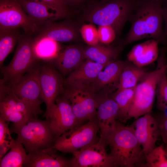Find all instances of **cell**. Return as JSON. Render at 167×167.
Segmentation results:
<instances>
[{
    "label": "cell",
    "instance_id": "obj_6",
    "mask_svg": "<svg viewBox=\"0 0 167 167\" xmlns=\"http://www.w3.org/2000/svg\"><path fill=\"white\" fill-rule=\"evenodd\" d=\"M33 39L31 35H22L12 60L8 65L0 68L3 75L0 80L4 84L17 81L36 65L38 60L33 50Z\"/></svg>",
    "mask_w": 167,
    "mask_h": 167
},
{
    "label": "cell",
    "instance_id": "obj_21",
    "mask_svg": "<svg viewBox=\"0 0 167 167\" xmlns=\"http://www.w3.org/2000/svg\"><path fill=\"white\" fill-rule=\"evenodd\" d=\"M107 65H103L86 59L78 68L71 73L65 81V84L88 85Z\"/></svg>",
    "mask_w": 167,
    "mask_h": 167
},
{
    "label": "cell",
    "instance_id": "obj_31",
    "mask_svg": "<svg viewBox=\"0 0 167 167\" xmlns=\"http://www.w3.org/2000/svg\"><path fill=\"white\" fill-rule=\"evenodd\" d=\"M157 106L160 110L167 111V71L162 75L158 81L156 92Z\"/></svg>",
    "mask_w": 167,
    "mask_h": 167
},
{
    "label": "cell",
    "instance_id": "obj_37",
    "mask_svg": "<svg viewBox=\"0 0 167 167\" xmlns=\"http://www.w3.org/2000/svg\"><path fill=\"white\" fill-rule=\"evenodd\" d=\"M163 19L164 24V34L167 45V2H164L163 4Z\"/></svg>",
    "mask_w": 167,
    "mask_h": 167
},
{
    "label": "cell",
    "instance_id": "obj_41",
    "mask_svg": "<svg viewBox=\"0 0 167 167\" xmlns=\"http://www.w3.org/2000/svg\"></svg>",
    "mask_w": 167,
    "mask_h": 167
},
{
    "label": "cell",
    "instance_id": "obj_24",
    "mask_svg": "<svg viewBox=\"0 0 167 167\" xmlns=\"http://www.w3.org/2000/svg\"><path fill=\"white\" fill-rule=\"evenodd\" d=\"M86 59L103 64L107 65L115 60L118 53L117 48L103 46L98 44L88 46L84 48Z\"/></svg>",
    "mask_w": 167,
    "mask_h": 167
},
{
    "label": "cell",
    "instance_id": "obj_28",
    "mask_svg": "<svg viewBox=\"0 0 167 167\" xmlns=\"http://www.w3.org/2000/svg\"><path fill=\"white\" fill-rule=\"evenodd\" d=\"M135 88H118L111 95L118 107V120L122 123L128 120V114L133 98Z\"/></svg>",
    "mask_w": 167,
    "mask_h": 167
},
{
    "label": "cell",
    "instance_id": "obj_33",
    "mask_svg": "<svg viewBox=\"0 0 167 167\" xmlns=\"http://www.w3.org/2000/svg\"><path fill=\"white\" fill-rule=\"evenodd\" d=\"M44 4L54 11L61 18L68 17L71 13L70 7L63 0H32Z\"/></svg>",
    "mask_w": 167,
    "mask_h": 167
},
{
    "label": "cell",
    "instance_id": "obj_3",
    "mask_svg": "<svg viewBox=\"0 0 167 167\" xmlns=\"http://www.w3.org/2000/svg\"><path fill=\"white\" fill-rule=\"evenodd\" d=\"M137 0H90L85 8L84 19L98 26H112L121 33Z\"/></svg>",
    "mask_w": 167,
    "mask_h": 167
},
{
    "label": "cell",
    "instance_id": "obj_8",
    "mask_svg": "<svg viewBox=\"0 0 167 167\" xmlns=\"http://www.w3.org/2000/svg\"><path fill=\"white\" fill-rule=\"evenodd\" d=\"M66 86L64 93L70 102L79 124L85 120L98 121L96 93L86 85Z\"/></svg>",
    "mask_w": 167,
    "mask_h": 167
},
{
    "label": "cell",
    "instance_id": "obj_7",
    "mask_svg": "<svg viewBox=\"0 0 167 167\" xmlns=\"http://www.w3.org/2000/svg\"><path fill=\"white\" fill-rule=\"evenodd\" d=\"M99 130L98 121H88L62 134L56 139L52 147L64 153L72 154L97 143L100 138L97 133Z\"/></svg>",
    "mask_w": 167,
    "mask_h": 167
},
{
    "label": "cell",
    "instance_id": "obj_5",
    "mask_svg": "<svg viewBox=\"0 0 167 167\" xmlns=\"http://www.w3.org/2000/svg\"><path fill=\"white\" fill-rule=\"evenodd\" d=\"M11 132L16 133L17 138L29 152L52 147L56 139L49 123L37 117L30 118L25 122L13 124Z\"/></svg>",
    "mask_w": 167,
    "mask_h": 167
},
{
    "label": "cell",
    "instance_id": "obj_19",
    "mask_svg": "<svg viewBox=\"0 0 167 167\" xmlns=\"http://www.w3.org/2000/svg\"><path fill=\"white\" fill-rule=\"evenodd\" d=\"M159 43L157 40L150 39L135 45L127 54V60L141 67L151 64L159 57Z\"/></svg>",
    "mask_w": 167,
    "mask_h": 167
},
{
    "label": "cell",
    "instance_id": "obj_14",
    "mask_svg": "<svg viewBox=\"0 0 167 167\" xmlns=\"http://www.w3.org/2000/svg\"><path fill=\"white\" fill-rule=\"evenodd\" d=\"M105 148L98 143L74 152L71 167H115Z\"/></svg>",
    "mask_w": 167,
    "mask_h": 167
},
{
    "label": "cell",
    "instance_id": "obj_35",
    "mask_svg": "<svg viewBox=\"0 0 167 167\" xmlns=\"http://www.w3.org/2000/svg\"><path fill=\"white\" fill-rule=\"evenodd\" d=\"M30 118H31L21 112L14 111L4 120L7 122H12L14 124H17L24 122Z\"/></svg>",
    "mask_w": 167,
    "mask_h": 167
},
{
    "label": "cell",
    "instance_id": "obj_10",
    "mask_svg": "<svg viewBox=\"0 0 167 167\" xmlns=\"http://www.w3.org/2000/svg\"><path fill=\"white\" fill-rule=\"evenodd\" d=\"M19 28L29 35L36 33L39 29L17 0H0V28Z\"/></svg>",
    "mask_w": 167,
    "mask_h": 167
},
{
    "label": "cell",
    "instance_id": "obj_25",
    "mask_svg": "<svg viewBox=\"0 0 167 167\" xmlns=\"http://www.w3.org/2000/svg\"><path fill=\"white\" fill-rule=\"evenodd\" d=\"M146 73L140 67L127 60L118 80V88H134Z\"/></svg>",
    "mask_w": 167,
    "mask_h": 167
},
{
    "label": "cell",
    "instance_id": "obj_2",
    "mask_svg": "<svg viewBox=\"0 0 167 167\" xmlns=\"http://www.w3.org/2000/svg\"><path fill=\"white\" fill-rule=\"evenodd\" d=\"M106 143L115 167H144L145 156L132 125L125 126L118 120Z\"/></svg>",
    "mask_w": 167,
    "mask_h": 167
},
{
    "label": "cell",
    "instance_id": "obj_40",
    "mask_svg": "<svg viewBox=\"0 0 167 167\" xmlns=\"http://www.w3.org/2000/svg\"><path fill=\"white\" fill-rule=\"evenodd\" d=\"M165 148V150H166V151L167 154V148Z\"/></svg>",
    "mask_w": 167,
    "mask_h": 167
},
{
    "label": "cell",
    "instance_id": "obj_32",
    "mask_svg": "<svg viewBox=\"0 0 167 167\" xmlns=\"http://www.w3.org/2000/svg\"><path fill=\"white\" fill-rule=\"evenodd\" d=\"M79 32L84 41L89 46L98 44L99 41L98 30L92 24L83 25L79 29Z\"/></svg>",
    "mask_w": 167,
    "mask_h": 167
},
{
    "label": "cell",
    "instance_id": "obj_22",
    "mask_svg": "<svg viewBox=\"0 0 167 167\" xmlns=\"http://www.w3.org/2000/svg\"><path fill=\"white\" fill-rule=\"evenodd\" d=\"M127 62L114 60L109 63L99 72L95 79L87 86L96 93L106 86L118 81Z\"/></svg>",
    "mask_w": 167,
    "mask_h": 167
},
{
    "label": "cell",
    "instance_id": "obj_18",
    "mask_svg": "<svg viewBox=\"0 0 167 167\" xmlns=\"http://www.w3.org/2000/svg\"><path fill=\"white\" fill-rule=\"evenodd\" d=\"M86 60L84 48L77 45H70L62 49L57 57L52 62L64 75L71 73Z\"/></svg>",
    "mask_w": 167,
    "mask_h": 167
},
{
    "label": "cell",
    "instance_id": "obj_23",
    "mask_svg": "<svg viewBox=\"0 0 167 167\" xmlns=\"http://www.w3.org/2000/svg\"><path fill=\"white\" fill-rule=\"evenodd\" d=\"M32 47L36 59L45 61H53L62 49L58 42L47 37L38 36L33 38Z\"/></svg>",
    "mask_w": 167,
    "mask_h": 167
},
{
    "label": "cell",
    "instance_id": "obj_39",
    "mask_svg": "<svg viewBox=\"0 0 167 167\" xmlns=\"http://www.w3.org/2000/svg\"><path fill=\"white\" fill-rule=\"evenodd\" d=\"M161 0L163 2H167V0Z\"/></svg>",
    "mask_w": 167,
    "mask_h": 167
},
{
    "label": "cell",
    "instance_id": "obj_38",
    "mask_svg": "<svg viewBox=\"0 0 167 167\" xmlns=\"http://www.w3.org/2000/svg\"><path fill=\"white\" fill-rule=\"evenodd\" d=\"M69 7L75 6L82 5L87 0H63Z\"/></svg>",
    "mask_w": 167,
    "mask_h": 167
},
{
    "label": "cell",
    "instance_id": "obj_15",
    "mask_svg": "<svg viewBox=\"0 0 167 167\" xmlns=\"http://www.w3.org/2000/svg\"><path fill=\"white\" fill-rule=\"evenodd\" d=\"M132 125L145 156L156 147L160 136L157 120L150 112L136 119Z\"/></svg>",
    "mask_w": 167,
    "mask_h": 167
},
{
    "label": "cell",
    "instance_id": "obj_9",
    "mask_svg": "<svg viewBox=\"0 0 167 167\" xmlns=\"http://www.w3.org/2000/svg\"><path fill=\"white\" fill-rule=\"evenodd\" d=\"M49 123L56 139L79 124L70 102L64 92L56 99L55 104L43 115Z\"/></svg>",
    "mask_w": 167,
    "mask_h": 167
},
{
    "label": "cell",
    "instance_id": "obj_26",
    "mask_svg": "<svg viewBox=\"0 0 167 167\" xmlns=\"http://www.w3.org/2000/svg\"><path fill=\"white\" fill-rule=\"evenodd\" d=\"M21 35L19 28H0V68Z\"/></svg>",
    "mask_w": 167,
    "mask_h": 167
},
{
    "label": "cell",
    "instance_id": "obj_13",
    "mask_svg": "<svg viewBox=\"0 0 167 167\" xmlns=\"http://www.w3.org/2000/svg\"><path fill=\"white\" fill-rule=\"evenodd\" d=\"M96 94L97 116L100 131L98 143L106 147V138L114 129L118 120L119 108L111 95L105 93Z\"/></svg>",
    "mask_w": 167,
    "mask_h": 167
},
{
    "label": "cell",
    "instance_id": "obj_12",
    "mask_svg": "<svg viewBox=\"0 0 167 167\" xmlns=\"http://www.w3.org/2000/svg\"><path fill=\"white\" fill-rule=\"evenodd\" d=\"M52 61H45L41 66L39 83L41 98L48 111L55 103L56 98L65 91V81L56 70Z\"/></svg>",
    "mask_w": 167,
    "mask_h": 167
},
{
    "label": "cell",
    "instance_id": "obj_20",
    "mask_svg": "<svg viewBox=\"0 0 167 167\" xmlns=\"http://www.w3.org/2000/svg\"><path fill=\"white\" fill-rule=\"evenodd\" d=\"M23 10L39 29L49 22L60 19L45 5L32 0H17Z\"/></svg>",
    "mask_w": 167,
    "mask_h": 167
},
{
    "label": "cell",
    "instance_id": "obj_16",
    "mask_svg": "<svg viewBox=\"0 0 167 167\" xmlns=\"http://www.w3.org/2000/svg\"><path fill=\"white\" fill-rule=\"evenodd\" d=\"M52 147L28 152L23 167H71V159L58 154Z\"/></svg>",
    "mask_w": 167,
    "mask_h": 167
},
{
    "label": "cell",
    "instance_id": "obj_34",
    "mask_svg": "<svg viewBox=\"0 0 167 167\" xmlns=\"http://www.w3.org/2000/svg\"><path fill=\"white\" fill-rule=\"evenodd\" d=\"M97 30L99 42L107 45L113 42L121 33L110 25L98 26Z\"/></svg>",
    "mask_w": 167,
    "mask_h": 167
},
{
    "label": "cell",
    "instance_id": "obj_1",
    "mask_svg": "<svg viewBox=\"0 0 167 167\" xmlns=\"http://www.w3.org/2000/svg\"><path fill=\"white\" fill-rule=\"evenodd\" d=\"M163 2L161 0H137L129 18L131 26L123 41L127 45L145 38L166 45L163 28Z\"/></svg>",
    "mask_w": 167,
    "mask_h": 167
},
{
    "label": "cell",
    "instance_id": "obj_17",
    "mask_svg": "<svg viewBox=\"0 0 167 167\" xmlns=\"http://www.w3.org/2000/svg\"><path fill=\"white\" fill-rule=\"evenodd\" d=\"M37 36L46 37L58 42L76 41L79 38V29L70 22L49 23L40 27Z\"/></svg>",
    "mask_w": 167,
    "mask_h": 167
},
{
    "label": "cell",
    "instance_id": "obj_11",
    "mask_svg": "<svg viewBox=\"0 0 167 167\" xmlns=\"http://www.w3.org/2000/svg\"><path fill=\"white\" fill-rule=\"evenodd\" d=\"M41 66L36 65L17 81L5 84L8 88L19 99L41 108L43 102L39 83Z\"/></svg>",
    "mask_w": 167,
    "mask_h": 167
},
{
    "label": "cell",
    "instance_id": "obj_36",
    "mask_svg": "<svg viewBox=\"0 0 167 167\" xmlns=\"http://www.w3.org/2000/svg\"><path fill=\"white\" fill-rule=\"evenodd\" d=\"M156 118L158 123L160 136L167 148V115L165 114L159 118Z\"/></svg>",
    "mask_w": 167,
    "mask_h": 167
},
{
    "label": "cell",
    "instance_id": "obj_27",
    "mask_svg": "<svg viewBox=\"0 0 167 167\" xmlns=\"http://www.w3.org/2000/svg\"><path fill=\"white\" fill-rule=\"evenodd\" d=\"M22 142L17 138L10 150L0 160V167H22L27 154Z\"/></svg>",
    "mask_w": 167,
    "mask_h": 167
},
{
    "label": "cell",
    "instance_id": "obj_29",
    "mask_svg": "<svg viewBox=\"0 0 167 167\" xmlns=\"http://www.w3.org/2000/svg\"><path fill=\"white\" fill-rule=\"evenodd\" d=\"M144 167H167V154L163 145L156 147L145 156Z\"/></svg>",
    "mask_w": 167,
    "mask_h": 167
},
{
    "label": "cell",
    "instance_id": "obj_30",
    "mask_svg": "<svg viewBox=\"0 0 167 167\" xmlns=\"http://www.w3.org/2000/svg\"><path fill=\"white\" fill-rule=\"evenodd\" d=\"M7 122L0 118V158H2L10 149L15 139L11 135Z\"/></svg>",
    "mask_w": 167,
    "mask_h": 167
},
{
    "label": "cell",
    "instance_id": "obj_4",
    "mask_svg": "<svg viewBox=\"0 0 167 167\" xmlns=\"http://www.w3.org/2000/svg\"><path fill=\"white\" fill-rule=\"evenodd\" d=\"M166 48L160 49L156 67L145 73L135 88L133 98L128 114V120L135 119L151 112L157 83L162 74L167 70Z\"/></svg>",
    "mask_w": 167,
    "mask_h": 167
}]
</instances>
